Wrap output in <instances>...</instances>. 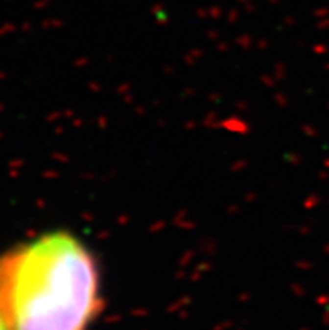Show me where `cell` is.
<instances>
[{
	"label": "cell",
	"instance_id": "6da1fadb",
	"mask_svg": "<svg viewBox=\"0 0 329 330\" xmlns=\"http://www.w3.org/2000/svg\"><path fill=\"white\" fill-rule=\"evenodd\" d=\"M101 304L97 263L68 231L0 257V313L10 330H88Z\"/></svg>",
	"mask_w": 329,
	"mask_h": 330
},
{
	"label": "cell",
	"instance_id": "7a4b0ae2",
	"mask_svg": "<svg viewBox=\"0 0 329 330\" xmlns=\"http://www.w3.org/2000/svg\"><path fill=\"white\" fill-rule=\"evenodd\" d=\"M0 330H10V329H9V325H7V322L3 320L2 313H0Z\"/></svg>",
	"mask_w": 329,
	"mask_h": 330
}]
</instances>
